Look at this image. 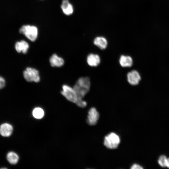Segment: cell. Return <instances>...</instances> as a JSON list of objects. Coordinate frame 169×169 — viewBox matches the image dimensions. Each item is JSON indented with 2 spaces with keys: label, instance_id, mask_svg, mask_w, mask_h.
Listing matches in <instances>:
<instances>
[{
  "label": "cell",
  "instance_id": "1",
  "mask_svg": "<svg viewBox=\"0 0 169 169\" xmlns=\"http://www.w3.org/2000/svg\"><path fill=\"white\" fill-rule=\"evenodd\" d=\"M90 81L87 77H80L77 80L73 87L78 99H83L89 91Z\"/></svg>",
  "mask_w": 169,
  "mask_h": 169
},
{
  "label": "cell",
  "instance_id": "2",
  "mask_svg": "<svg viewBox=\"0 0 169 169\" xmlns=\"http://www.w3.org/2000/svg\"><path fill=\"white\" fill-rule=\"evenodd\" d=\"M19 32L32 42L35 41L38 37V29L34 26L28 25H23L20 28Z\"/></svg>",
  "mask_w": 169,
  "mask_h": 169
},
{
  "label": "cell",
  "instance_id": "3",
  "mask_svg": "<svg viewBox=\"0 0 169 169\" xmlns=\"http://www.w3.org/2000/svg\"><path fill=\"white\" fill-rule=\"evenodd\" d=\"M120 142L119 136L114 132H111L104 138V144L107 148L115 149L117 148Z\"/></svg>",
  "mask_w": 169,
  "mask_h": 169
},
{
  "label": "cell",
  "instance_id": "4",
  "mask_svg": "<svg viewBox=\"0 0 169 169\" xmlns=\"http://www.w3.org/2000/svg\"><path fill=\"white\" fill-rule=\"evenodd\" d=\"M23 75L25 79L28 82L37 83L40 81L39 71L33 68L27 67L23 71Z\"/></svg>",
  "mask_w": 169,
  "mask_h": 169
},
{
  "label": "cell",
  "instance_id": "5",
  "mask_svg": "<svg viewBox=\"0 0 169 169\" xmlns=\"http://www.w3.org/2000/svg\"><path fill=\"white\" fill-rule=\"evenodd\" d=\"M61 94L68 101L76 103L78 100V97L73 87L64 84L62 86Z\"/></svg>",
  "mask_w": 169,
  "mask_h": 169
},
{
  "label": "cell",
  "instance_id": "6",
  "mask_svg": "<svg viewBox=\"0 0 169 169\" xmlns=\"http://www.w3.org/2000/svg\"><path fill=\"white\" fill-rule=\"evenodd\" d=\"M99 117V114L95 107L91 108L89 110L87 122L90 125H94L96 124Z\"/></svg>",
  "mask_w": 169,
  "mask_h": 169
},
{
  "label": "cell",
  "instance_id": "7",
  "mask_svg": "<svg viewBox=\"0 0 169 169\" xmlns=\"http://www.w3.org/2000/svg\"><path fill=\"white\" fill-rule=\"evenodd\" d=\"M127 77L128 82L132 85L138 84L141 79L140 74L136 70H133L129 72L127 74Z\"/></svg>",
  "mask_w": 169,
  "mask_h": 169
},
{
  "label": "cell",
  "instance_id": "8",
  "mask_svg": "<svg viewBox=\"0 0 169 169\" xmlns=\"http://www.w3.org/2000/svg\"><path fill=\"white\" fill-rule=\"evenodd\" d=\"M49 61L51 65L53 67H61L64 63L63 59L55 54H53L51 56Z\"/></svg>",
  "mask_w": 169,
  "mask_h": 169
},
{
  "label": "cell",
  "instance_id": "9",
  "mask_svg": "<svg viewBox=\"0 0 169 169\" xmlns=\"http://www.w3.org/2000/svg\"><path fill=\"white\" fill-rule=\"evenodd\" d=\"M29 47L28 43L23 40L17 42L15 45V49L18 53L24 54L27 53Z\"/></svg>",
  "mask_w": 169,
  "mask_h": 169
},
{
  "label": "cell",
  "instance_id": "10",
  "mask_svg": "<svg viewBox=\"0 0 169 169\" xmlns=\"http://www.w3.org/2000/svg\"><path fill=\"white\" fill-rule=\"evenodd\" d=\"M13 131V126L10 124L4 123L0 126V134L4 137H8L11 135Z\"/></svg>",
  "mask_w": 169,
  "mask_h": 169
},
{
  "label": "cell",
  "instance_id": "11",
  "mask_svg": "<svg viewBox=\"0 0 169 169\" xmlns=\"http://www.w3.org/2000/svg\"><path fill=\"white\" fill-rule=\"evenodd\" d=\"M100 57L97 54L91 53L89 54L87 57V63L91 66H97L100 64Z\"/></svg>",
  "mask_w": 169,
  "mask_h": 169
},
{
  "label": "cell",
  "instance_id": "12",
  "mask_svg": "<svg viewBox=\"0 0 169 169\" xmlns=\"http://www.w3.org/2000/svg\"><path fill=\"white\" fill-rule=\"evenodd\" d=\"M61 8L64 13L67 15H70L73 13V6L70 3L69 0H63Z\"/></svg>",
  "mask_w": 169,
  "mask_h": 169
},
{
  "label": "cell",
  "instance_id": "13",
  "mask_svg": "<svg viewBox=\"0 0 169 169\" xmlns=\"http://www.w3.org/2000/svg\"><path fill=\"white\" fill-rule=\"evenodd\" d=\"M119 63L122 67H130L133 64V60L130 56L122 55L119 59Z\"/></svg>",
  "mask_w": 169,
  "mask_h": 169
},
{
  "label": "cell",
  "instance_id": "14",
  "mask_svg": "<svg viewBox=\"0 0 169 169\" xmlns=\"http://www.w3.org/2000/svg\"><path fill=\"white\" fill-rule=\"evenodd\" d=\"M94 44L101 49H105L108 43L106 39L103 37L99 36L95 38L94 40Z\"/></svg>",
  "mask_w": 169,
  "mask_h": 169
},
{
  "label": "cell",
  "instance_id": "15",
  "mask_svg": "<svg viewBox=\"0 0 169 169\" xmlns=\"http://www.w3.org/2000/svg\"><path fill=\"white\" fill-rule=\"evenodd\" d=\"M7 158L8 161L12 164H16L18 161L19 156L15 152L13 151L9 152L7 155Z\"/></svg>",
  "mask_w": 169,
  "mask_h": 169
},
{
  "label": "cell",
  "instance_id": "16",
  "mask_svg": "<svg viewBox=\"0 0 169 169\" xmlns=\"http://www.w3.org/2000/svg\"><path fill=\"white\" fill-rule=\"evenodd\" d=\"M32 115L34 118L38 119H41L44 116V111L40 107H36L33 109Z\"/></svg>",
  "mask_w": 169,
  "mask_h": 169
},
{
  "label": "cell",
  "instance_id": "17",
  "mask_svg": "<svg viewBox=\"0 0 169 169\" xmlns=\"http://www.w3.org/2000/svg\"><path fill=\"white\" fill-rule=\"evenodd\" d=\"M166 156L164 155H162L159 157L158 162L159 165L161 166L165 167L166 166Z\"/></svg>",
  "mask_w": 169,
  "mask_h": 169
},
{
  "label": "cell",
  "instance_id": "18",
  "mask_svg": "<svg viewBox=\"0 0 169 169\" xmlns=\"http://www.w3.org/2000/svg\"><path fill=\"white\" fill-rule=\"evenodd\" d=\"M75 104L77 106L81 108L85 107L87 105V102L83 99H79L77 100Z\"/></svg>",
  "mask_w": 169,
  "mask_h": 169
},
{
  "label": "cell",
  "instance_id": "19",
  "mask_svg": "<svg viewBox=\"0 0 169 169\" xmlns=\"http://www.w3.org/2000/svg\"><path fill=\"white\" fill-rule=\"evenodd\" d=\"M5 81L4 79L0 76V89L3 88L5 86Z\"/></svg>",
  "mask_w": 169,
  "mask_h": 169
},
{
  "label": "cell",
  "instance_id": "20",
  "mask_svg": "<svg viewBox=\"0 0 169 169\" xmlns=\"http://www.w3.org/2000/svg\"><path fill=\"white\" fill-rule=\"evenodd\" d=\"M131 169H142L143 168L139 164H135L131 166Z\"/></svg>",
  "mask_w": 169,
  "mask_h": 169
},
{
  "label": "cell",
  "instance_id": "21",
  "mask_svg": "<svg viewBox=\"0 0 169 169\" xmlns=\"http://www.w3.org/2000/svg\"><path fill=\"white\" fill-rule=\"evenodd\" d=\"M166 166L169 168V158H167L166 163Z\"/></svg>",
  "mask_w": 169,
  "mask_h": 169
}]
</instances>
